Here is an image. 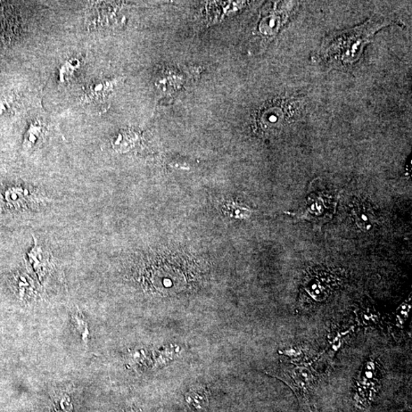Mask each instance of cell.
<instances>
[{
	"label": "cell",
	"instance_id": "cell-14",
	"mask_svg": "<svg viewBox=\"0 0 412 412\" xmlns=\"http://www.w3.org/2000/svg\"><path fill=\"white\" fill-rule=\"evenodd\" d=\"M72 323L76 332L84 343L89 341V325L84 316L80 311H75L71 315Z\"/></svg>",
	"mask_w": 412,
	"mask_h": 412
},
{
	"label": "cell",
	"instance_id": "cell-6",
	"mask_svg": "<svg viewBox=\"0 0 412 412\" xmlns=\"http://www.w3.org/2000/svg\"><path fill=\"white\" fill-rule=\"evenodd\" d=\"M33 240H34V246L27 256L39 279H43L54 266L53 256L50 249L41 244L34 235H33Z\"/></svg>",
	"mask_w": 412,
	"mask_h": 412
},
{
	"label": "cell",
	"instance_id": "cell-4",
	"mask_svg": "<svg viewBox=\"0 0 412 412\" xmlns=\"http://www.w3.org/2000/svg\"><path fill=\"white\" fill-rule=\"evenodd\" d=\"M337 278L331 272L313 270L304 278L302 288V301L311 304L323 302L335 290Z\"/></svg>",
	"mask_w": 412,
	"mask_h": 412
},
{
	"label": "cell",
	"instance_id": "cell-11",
	"mask_svg": "<svg viewBox=\"0 0 412 412\" xmlns=\"http://www.w3.org/2000/svg\"><path fill=\"white\" fill-rule=\"evenodd\" d=\"M187 405L193 410L200 411L208 407L209 395L203 387L198 386L189 390L185 397Z\"/></svg>",
	"mask_w": 412,
	"mask_h": 412
},
{
	"label": "cell",
	"instance_id": "cell-9",
	"mask_svg": "<svg viewBox=\"0 0 412 412\" xmlns=\"http://www.w3.org/2000/svg\"><path fill=\"white\" fill-rule=\"evenodd\" d=\"M47 133L46 123L38 119L33 120L24 136V150L29 152L39 146L45 141Z\"/></svg>",
	"mask_w": 412,
	"mask_h": 412
},
{
	"label": "cell",
	"instance_id": "cell-3",
	"mask_svg": "<svg viewBox=\"0 0 412 412\" xmlns=\"http://www.w3.org/2000/svg\"><path fill=\"white\" fill-rule=\"evenodd\" d=\"M276 376L290 387L302 405L312 407L311 397L317 377L309 367L294 364L284 365Z\"/></svg>",
	"mask_w": 412,
	"mask_h": 412
},
{
	"label": "cell",
	"instance_id": "cell-8",
	"mask_svg": "<svg viewBox=\"0 0 412 412\" xmlns=\"http://www.w3.org/2000/svg\"><path fill=\"white\" fill-rule=\"evenodd\" d=\"M284 119L283 109L277 104H269L260 111L257 121L263 133H272L282 128Z\"/></svg>",
	"mask_w": 412,
	"mask_h": 412
},
{
	"label": "cell",
	"instance_id": "cell-7",
	"mask_svg": "<svg viewBox=\"0 0 412 412\" xmlns=\"http://www.w3.org/2000/svg\"><path fill=\"white\" fill-rule=\"evenodd\" d=\"M115 82L109 80H94L87 87L82 103L92 106L103 105L113 91Z\"/></svg>",
	"mask_w": 412,
	"mask_h": 412
},
{
	"label": "cell",
	"instance_id": "cell-18",
	"mask_svg": "<svg viewBox=\"0 0 412 412\" xmlns=\"http://www.w3.org/2000/svg\"><path fill=\"white\" fill-rule=\"evenodd\" d=\"M119 412H139V411L136 409H127L122 410Z\"/></svg>",
	"mask_w": 412,
	"mask_h": 412
},
{
	"label": "cell",
	"instance_id": "cell-12",
	"mask_svg": "<svg viewBox=\"0 0 412 412\" xmlns=\"http://www.w3.org/2000/svg\"><path fill=\"white\" fill-rule=\"evenodd\" d=\"M82 60L72 57L66 61L59 69V80L62 84H68L75 79L82 70Z\"/></svg>",
	"mask_w": 412,
	"mask_h": 412
},
{
	"label": "cell",
	"instance_id": "cell-17",
	"mask_svg": "<svg viewBox=\"0 0 412 412\" xmlns=\"http://www.w3.org/2000/svg\"><path fill=\"white\" fill-rule=\"evenodd\" d=\"M224 212L230 216L237 218L244 217L249 214V210L242 208L240 205L233 202H228L224 205Z\"/></svg>",
	"mask_w": 412,
	"mask_h": 412
},
{
	"label": "cell",
	"instance_id": "cell-15",
	"mask_svg": "<svg viewBox=\"0 0 412 412\" xmlns=\"http://www.w3.org/2000/svg\"><path fill=\"white\" fill-rule=\"evenodd\" d=\"M354 212H355L357 225L360 228L368 230L373 226V213L367 212L364 206H360V207L358 206Z\"/></svg>",
	"mask_w": 412,
	"mask_h": 412
},
{
	"label": "cell",
	"instance_id": "cell-16",
	"mask_svg": "<svg viewBox=\"0 0 412 412\" xmlns=\"http://www.w3.org/2000/svg\"><path fill=\"white\" fill-rule=\"evenodd\" d=\"M15 98L13 95L0 96V119L9 117L15 109Z\"/></svg>",
	"mask_w": 412,
	"mask_h": 412
},
{
	"label": "cell",
	"instance_id": "cell-2",
	"mask_svg": "<svg viewBox=\"0 0 412 412\" xmlns=\"http://www.w3.org/2000/svg\"><path fill=\"white\" fill-rule=\"evenodd\" d=\"M48 201L38 189L20 184L0 187V210L22 211L36 209Z\"/></svg>",
	"mask_w": 412,
	"mask_h": 412
},
{
	"label": "cell",
	"instance_id": "cell-10",
	"mask_svg": "<svg viewBox=\"0 0 412 412\" xmlns=\"http://www.w3.org/2000/svg\"><path fill=\"white\" fill-rule=\"evenodd\" d=\"M14 290L22 300L36 296V287L33 280L27 275L17 274L13 277Z\"/></svg>",
	"mask_w": 412,
	"mask_h": 412
},
{
	"label": "cell",
	"instance_id": "cell-13",
	"mask_svg": "<svg viewBox=\"0 0 412 412\" xmlns=\"http://www.w3.org/2000/svg\"><path fill=\"white\" fill-rule=\"evenodd\" d=\"M138 135L133 131H122L115 137L112 146L118 152H127L138 142Z\"/></svg>",
	"mask_w": 412,
	"mask_h": 412
},
{
	"label": "cell",
	"instance_id": "cell-5",
	"mask_svg": "<svg viewBox=\"0 0 412 412\" xmlns=\"http://www.w3.org/2000/svg\"><path fill=\"white\" fill-rule=\"evenodd\" d=\"M378 374H378V367L374 361H368L362 368L355 394V401L360 406L366 407L373 401L380 385Z\"/></svg>",
	"mask_w": 412,
	"mask_h": 412
},
{
	"label": "cell",
	"instance_id": "cell-1",
	"mask_svg": "<svg viewBox=\"0 0 412 412\" xmlns=\"http://www.w3.org/2000/svg\"><path fill=\"white\" fill-rule=\"evenodd\" d=\"M385 22L370 20L362 26L348 30L329 38L323 45V53L330 60L341 62L342 65L355 63L361 55L362 48Z\"/></svg>",
	"mask_w": 412,
	"mask_h": 412
}]
</instances>
